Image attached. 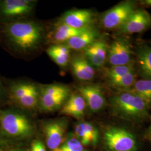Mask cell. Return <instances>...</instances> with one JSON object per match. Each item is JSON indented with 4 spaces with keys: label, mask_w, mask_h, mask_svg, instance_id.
I'll return each instance as SVG.
<instances>
[{
    "label": "cell",
    "mask_w": 151,
    "mask_h": 151,
    "mask_svg": "<svg viewBox=\"0 0 151 151\" xmlns=\"http://www.w3.org/2000/svg\"><path fill=\"white\" fill-rule=\"evenodd\" d=\"M110 103L114 114L120 119L139 123L148 116L150 106L131 90L116 93L110 99Z\"/></svg>",
    "instance_id": "obj_1"
},
{
    "label": "cell",
    "mask_w": 151,
    "mask_h": 151,
    "mask_svg": "<svg viewBox=\"0 0 151 151\" xmlns=\"http://www.w3.org/2000/svg\"><path fill=\"white\" fill-rule=\"evenodd\" d=\"M5 32L11 43L24 52L36 48L43 38V29L30 21L11 22L6 26Z\"/></svg>",
    "instance_id": "obj_2"
},
{
    "label": "cell",
    "mask_w": 151,
    "mask_h": 151,
    "mask_svg": "<svg viewBox=\"0 0 151 151\" xmlns=\"http://www.w3.org/2000/svg\"><path fill=\"white\" fill-rule=\"evenodd\" d=\"M104 142L111 151H137V140L129 130L120 127H110L104 132Z\"/></svg>",
    "instance_id": "obj_3"
},
{
    "label": "cell",
    "mask_w": 151,
    "mask_h": 151,
    "mask_svg": "<svg viewBox=\"0 0 151 151\" xmlns=\"http://www.w3.org/2000/svg\"><path fill=\"white\" fill-rule=\"evenodd\" d=\"M0 126L4 133L12 137H24L32 133V126L29 119L12 111L0 112Z\"/></svg>",
    "instance_id": "obj_4"
},
{
    "label": "cell",
    "mask_w": 151,
    "mask_h": 151,
    "mask_svg": "<svg viewBox=\"0 0 151 151\" xmlns=\"http://www.w3.org/2000/svg\"><path fill=\"white\" fill-rule=\"evenodd\" d=\"M136 9L133 1L119 3L104 14L101 19L103 27L107 30L119 29Z\"/></svg>",
    "instance_id": "obj_5"
},
{
    "label": "cell",
    "mask_w": 151,
    "mask_h": 151,
    "mask_svg": "<svg viewBox=\"0 0 151 151\" xmlns=\"http://www.w3.org/2000/svg\"><path fill=\"white\" fill-rule=\"evenodd\" d=\"M132 52L129 41L119 37L109 46L107 60L111 66L129 65L132 63Z\"/></svg>",
    "instance_id": "obj_6"
},
{
    "label": "cell",
    "mask_w": 151,
    "mask_h": 151,
    "mask_svg": "<svg viewBox=\"0 0 151 151\" xmlns=\"http://www.w3.org/2000/svg\"><path fill=\"white\" fill-rule=\"evenodd\" d=\"M70 90L61 85H50L43 87L41 90L40 103L42 108L52 111L60 107L68 97Z\"/></svg>",
    "instance_id": "obj_7"
},
{
    "label": "cell",
    "mask_w": 151,
    "mask_h": 151,
    "mask_svg": "<svg viewBox=\"0 0 151 151\" xmlns=\"http://www.w3.org/2000/svg\"><path fill=\"white\" fill-rule=\"evenodd\" d=\"M151 27V15L144 9H136L119 28L122 34L140 33Z\"/></svg>",
    "instance_id": "obj_8"
},
{
    "label": "cell",
    "mask_w": 151,
    "mask_h": 151,
    "mask_svg": "<svg viewBox=\"0 0 151 151\" xmlns=\"http://www.w3.org/2000/svg\"><path fill=\"white\" fill-rule=\"evenodd\" d=\"M78 93L83 97L90 110L98 112L105 106V99L101 87L97 85H83L76 87Z\"/></svg>",
    "instance_id": "obj_9"
},
{
    "label": "cell",
    "mask_w": 151,
    "mask_h": 151,
    "mask_svg": "<svg viewBox=\"0 0 151 151\" xmlns=\"http://www.w3.org/2000/svg\"><path fill=\"white\" fill-rule=\"evenodd\" d=\"M34 4L30 0H5L0 3V14L6 18L24 16L32 11Z\"/></svg>",
    "instance_id": "obj_10"
},
{
    "label": "cell",
    "mask_w": 151,
    "mask_h": 151,
    "mask_svg": "<svg viewBox=\"0 0 151 151\" xmlns=\"http://www.w3.org/2000/svg\"><path fill=\"white\" fill-rule=\"evenodd\" d=\"M94 15L88 10H75L65 12L60 22L69 27L81 29L91 27L93 22Z\"/></svg>",
    "instance_id": "obj_11"
},
{
    "label": "cell",
    "mask_w": 151,
    "mask_h": 151,
    "mask_svg": "<svg viewBox=\"0 0 151 151\" xmlns=\"http://www.w3.org/2000/svg\"><path fill=\"white\" fill-rule=\"evenodd\" d=\"M108 47L105 40L97 39L83 50L84 55L93 67H101L107 60Z\"/></svg>",
    "instance_id": "obj_12"
},
{
    "label": "cell",
    "mask_w": 151,
    "mask_h": 151,
    "mask_svg": "<svg viewBox=\"0 0 151 151\" xmlns=\"http://www.w3.org/2000/svg\"><path fill=\"white\" fill-rule=\"evenodd\" d=\"M70 65L73 74L80 81H90L95 75L94 67L84 55L73 57Z\"/></svg>",
    "instance_id": "obj_13"
},
{
    "label": "cell",
    "mask_w": 151,
    "mask_h": 151,
    "mask_svg": "<svg viewBox=\"0 0 151 151\" xmlns=\"http://www.w3.org/2000/svg\"><path fill=\"white\" fill-rule=\"evenodd\" d=\"M65 125L60 122H48L44 126L46 142L49 149L54 150L60 147L65 133Z\"/></svg>",
    "instance_id": "obj_14"
},
{
    "label": "cell",
    "mask_w": 151,
    "mask_h": 151,
    "mask_svg": "<svg viewBox=\"0 0 151 151\" xmlns=\"http://www.w3.org/2000/svg\"><path fill=\"white\" fill-rule=\"evenodd\" d=\"M75 134L83 146L96 145L99 137L97 128L93 124L83 122L77 124L75 127Z\"/></svg>",
    "instance_id": "obj_15"
},
{
    "label": "cell",
    "mask_w": 151,
    "mask_h": 151,
    "mask_svg": "<svg viewBox=\"0 0 151 151\" xmlns=\"http://www.w3.org/2000/svg\"><path fill=\"white\" fill-rule=\"evenodd\" d=\"M86 103L79 93H73L61 110V113L76 118H81L85 114Z\"/></svg>",
    "instance_id": "obj_16"
},
{
    "label": "cell",
    "mask_w": 151,
    "mask_h": 151,
    "mask_svg": "<svg viewBox=\"0 0 151 151\" xmlns=\"http://www.w3.org/2000/svg\"><path fill=\"white\" fill-rule=\"evenodd\" d=\"M89 27H90L77 29L60 22L49 34V39L50 42L55 44L66 43L70 39L84 32Z\"/></svg>",
    "instance_id": "obj_17"
},
{
    "label": "cell",
    "mask_w": 151,
    "mask_h": 151,
    "mask_svg": "<svg viewBox=\"0 0 151 151\" xmlns=\"http://www.w3.org/2000/svg\"><path fill=\"white\" fill-rule=\"evenodd\" d=\"M98 32L92 27H89L84 32L70 39L66 42L67 46L75 50H81L97 40Z\"/></svg>",
    "instance_id": "obj_18"
},
{
    "label": "cell",
    "mask_w": 151,
    "mask_h": 151,
    "mask_svg": "<svg viewBox=\"0 0 151 151\" xmlns=\"http://www.w3.org/2000/svg\"><path fill=\"white\" fill-rule=\"evenodd\" d=\"M137 62L140 75L143 78L151 79V47L142 45L136 51Z\"/></svg>",
    "instance_id": "obj_19"
},
{
    "label": "cell",
    "mask_w": 151,
    "mask_h": 151,
    "mask_svg": "<svg viewBox=\"0 0 151 151\" xmlns=\"http://www.w3.org/2000/svg\"><path fill=\"white\" fill-rule=\"evenodd\" d=\"M47 53L57 65L65 67L68 65L70 57V49L67 45L55 44L50 47Z\"/></svg>",
    "instance_id": "obj_20"
},
{
    "label": "cell",
    "mask_w": 151,
    "mask_h": 151,
    "mask_svg": "<svg viewBox=\"0 0 151 151\" xmlns=\"http://www.w3.org/2000/svg\"><path fill=\"white\" fill-rule=\"evenodd\" d=\"M11 95L17 103L34 92H38L37 87L29 82H16L11 85Z\"/></svg>",
    "instance_id": "obj_21"
},
{
    "label": "cell",
    "mask_w": 151,
    "mask_h": 151,
    "mask_svg": "<svg viewBox=\"0 0 151 151\" xmlns=\"http://www.w3.org/2000/svg\"><path fill=\"white\" fill-rule=\"evenodd\" d=\"M130 90L138 95L150 106H151V79L143 78L139 80H137L134 85Z\"/></svg>",
    "instance_id": "obj_22"
},
{
    "label": "cell",
    "mask_w": 151,
    "mask_h": 151,
    "mask_svg": "<svg viewBox=\"0 0 151 151\" xmlns=\"http://www.w3.org/2000/svg\"><path fill=\"white\" fill-rule=\"evenodd\" d=\"M137 75L135 71L127 75L109 80V83L111 86L120 91L128 90L137 81Z\"/></svg>",
    "instance_id": "obj_23"
},
{
    "label": "cell",
    "mask_w": 151,
    "mask_h": 151,
    "mask_svg": "<svg viewBox=\"0 0 151 151\" xmlns=\"http://www.w3.org/2000/svg\"><path fill=\"white\" fill-rule=\"evenodd\" d=\"M134 71V66L132 63L127 65L111 66L110 68L107 69L105 75L109 80L110 79H113L127 75Z\"/></svg>",
    "instance_id": "obj_24"
},
{
    "label": "cell",
    "mask_w": 151,
    "mask_h": 151,
    "mask_svg": "<svg viewBox=\"0 0 151 151\" xmlns=\"http://www.w3.org/2000/svg\"><path fill=\"white\" fill-rule=\"evenodd\" d=\"M53 151H87V150L78 139L71 138L67 140L61 147Z\"/></svg>",
    "instance_id": "obj_25"
},
{
    "label": "cell",
    "mask_w": 151,
    "mask_h": 151,
    "mask_svg": "<svg viewBox=\"0 0 151 151\" xmlns=\"http://www.w3.org/2000/svg\"><path fill=\"white\" fill-rule=\"evenodd\" d=\"M31 151H46V149L41 141L35 140L32 145Z\"/></svg>",
    "instance_id": "obj_26"
},
{
    "label": "cell",
    "mask_w": 151,
    "mask_h": 151,
    "mask_svg": "<svg viewBox=\"0 0 151 151\" xmlns=\"http://www.w3.org/2000/svg\"><path fill=\"white\" fill-rule=\"evenodd\" d=\"M7 149V145L4 142L0 140V151H6Z\"/></svg>",
    "instance_id": "obj_27"
},
{
    "label": "cell",
    "mask_w": 151,
    "mask_h": 151,
    "mask_svg": "<svg viewBox=\"0 0 151 151\" xmlns=\"http://www.w3.org/2000/svg\"><path fill=\"white\" fill-rule=\"evenodd\" d=\"M142 4L145 6H148V7H151V0H145L142 1Z\"/></svg>",
    "instance_id": "obj_28"
},
{
    "label": "cell",
    "mask_w": 151,
    "mask_h": 151,
    "mask_svg": "<svg viewBox=\"0 0 151 151\" xmlns=\"http://www.w3.org/2000/svg\"><path fill=\"white\" fill-rule=\"evenodd\" d=\"M147 137L151 141V123H150V127L148 129L147 131Z\"/></svg>",
    "instance_id": "obj_29"
},
{
    "label": "cell",
    "mask_w": 151,
    "mask_h": 151,
    "mask_svg": "<svg viewBox=\"0 0 151 151\" xmlns=\"http://www.w3.org/2000/svg\"><path fill=\"white\" fill-rule=\"evenodd\" d=\"M3 91V86H2V82L1 81V79H0V94L2 93Z\"/></svg>",
    "instance_id": "obj_30"
}]
</instances>
